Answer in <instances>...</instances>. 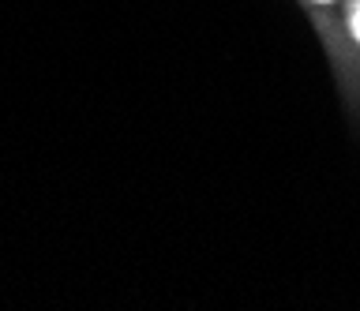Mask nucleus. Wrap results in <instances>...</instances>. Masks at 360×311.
Wrapping results in <instances>:
<instances>
[{
	"instance_id": "nucleus-1",
	"label": "nucleus",
	"mask_w": 360,
	"mask_h": 311,
	"mask_svg": "<svg viewBox=\"0 0 360 311\" xmlns=\"http://www.w3.org/2000/svg\"><path fill=\"white\" fill-rule=\"evenodd\" d=\"M353 30H356V38H360V0H356V8H353Z\"/></svg>"
}]
</instances>
